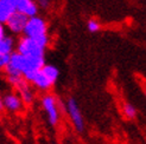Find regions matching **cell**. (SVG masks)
<instances>
[{
	"mask_svg": "<svg viewBox=\"0 0 146 144\" xmlns=\"http://www.w3.org/2000/svg\"><path fill=\"white\" fill-rule=\"evenodd\" d=\"M23 35L35 40L40 46L46 48L50 43L49 26H48L46 20L42 16H38V14L27 18L25 28L23 31Z\"/></svg>",
	"mask_w": 146,
	"mask_h": 144,
	"instance_id": "1",
	"label": "cell"
},
{
	"mask_svg": "<svg viewBox=\"0 0 146 144\" xmlns=\"http://www.w3.org/2000/svg\"><path fill=\"white\" fill-rule=\"evenodd\" d=\"M40 105L43 111H44L48 123L52 128H57L62 119V111H63L62 102H60L55 95L48 92L42 96Z\"/></svg>",
	"mask_w": 146,
	"mask_h": 144,
	"instance_id": "2",
	"label": "cell"
},
{
	"mask_svg": "<svg viewBox=\"0 0 146 144\" xmlns=\"http://www.w3.org/2000/svg\"><path fill=\"white\" fill-rule=\"evenodd\" d=\"M62 105H63V111L68 116L74 129L77 132H82L84 130V118L77 100L72 97H69L64 103H62Z\"/></svg>",
	"mask_w": 146,
	"mask_h": 144,
	"instance_id": "3",
	"label": "cell"
},
{
	"mask_svg": "<svg viewBox=\"0 0 146 144\" xmlns=\"http://www.w3.org/2000/svg\"><path fill=\"white\" fill-rule=\"evenodd\" d=\"M16 51L27 57H45V47L25 35L16 40Z\"/></svg>",
	"mask_w": 146,
	"mask_h": 144,
	"instance_id": "4",
	"label": "cell"
},
{
	"mask_svg": "<svg viewBox=\"0 0 146 144\" xmlns=\"http://www.w3.org/2000/svg\"><path fill=\"white\" fill-rule=\"evenodd\" d=\"M4 111L10 113H20L25 109V104L23 103L20 96L16 91H9L1 96Z\"/></svg>",
	"mask_w": 146,
	"mask_h": 144,
	"instance_id": "5",
	"label": "cell"
},
{
	"mask_svg": "<svg viewBox=\"0 0 146 144\" xmlns=\"http://www.w3.org/2000/svg\"><path fill=\"white\" fill-rule=\"evenodd\" d=\"M26 21H27V17L26 16H24V14L14 11L13 14L9 19H7V21L4 25H5L6 31H9L11 34H13V35H21V34H23L24 28H25Z\"/></svg>",
	"mask_w": 146,
	"mask_h": 144,
	"instance_id": "6",
	"label": "cell"
},
{
	"mask_svg": "<svg viewBox=\"0 0 146 144\" xmlns=\"http://www.w3.org/2000/svg\"><path fill=\"white\" fill-rule=\"evenodd\" d=\"M25 81L30 84L35 90L40 91L43 93H48L51 89H52V86L55 85V84L51 83L44 75H43V72L40 70L35 72V73H32L31 76H29Z\"/></svg>",
	"mask_w": 146,
	"mask_h": 144,
	"instance_id": "7",
	"label": "cell"
},
{
	"mask_svg": "<svg viewBox=\"0 0 146 144\" xmlns=\"http://www.w3.org/2000/svg\"><path fill=\"white\" fill-rule=\"evenodd\" d=\"M16 12L24 14L27 18L37 16L39 9L35 0H9Z\"/></svg>",
	"mask_w": 146,
	"mask_h": 144,
	"instance_id": "8",
	"label": "cell"
},
{
	"mask_svg": "<svg viewBox=\"0 0 146 144\" xmlns=\"http://www.w3.org/2000/svg\"><path fill=\"white\" fill-rule=\"evenodd\" d=\"M13 91H16L20 96V98H21V100H23V103L25 104V106L31 105L36 99V90L25 81V79L21 83H19L16 88L13 89Z\"/></svg>",
	"mask_w": 146,
	"mask_h": 144,
	"instance_id": "9",
	"label": "cell"
},
{
	"mask_svg": "<svg viewBox=\"0 0 146 144\" xmlns=\"http://www.w3.org/2000/svg\"><path fill=\"white\" fill-rule=\"evenodd\" d=\"M14 51H16V39L6 33L3 38H0V54L11 56Z\"/></svg>",
	"mask_w": 146,
	"mask_h": 144,
	"instance_id": "10",
	"label": "cell"
},
{
	"mask_svg": "<svg viewBox=\"0 0 146 144\" xmlns=\"http://www.w3.org/2000/svg\"><path fill=\"white\" fill-rule=\"evenodd\" d=\"M40 71L43 72V75H44L49 81L52 83V84H56V82L58 81V77H60V70L56 65L54 64H44L43 67L40 69Z\"/></svg>",
	"mask_w": 146,
	"mask_h": 144,
	"instance_id": "11",
	"label": "cell"
},
{
	"mask_svg": "<svg viewBox=\"0 0 146 144\" xmlns=\"http://www.w3.org/2000/svg\"><path fill=\"white\" fill-rule=\"evenodd\" d=\"M14 12L13 6L9 0H0V23L5 24Z\"/></svg>",
	"mask_w": 146,
	"mask_h": 144,
	"instance_id": "12",
	"label": "cell"
},
{
	"mask_svg": "<svg viewBox=\"0 0 146 144\" xmlns=\"http://www.w3.org/2000/svg\"><path fill=\"white\" fill-rule=\"evenodd\" d=\"M121 111H122V115L125 116V118H127V119H134L138 116L137 107L128 102H125L121 105Z\"/></svg>",
	"mask_w": 146,
	"mask_h": 144,
	"instance_id": "13",
	"label": "cell"
},
{
	"mask_svg": "<svg viewBox=\"0 0 146 144\" xmlns=\"http://www.w3.org/2000/svg\"><path fill=\"white\" fill-rule=\"evenodd\" d=\"M87 30H88L90 33H96L101 30V23L98 19L92 18L87 21Z\"/></svg>",
	"mask_w": 146,
	"mask_h": 144,
	"instance_id": "14",
	"label": "cell"
},
{
	"mask_svg": "<svg viewBox=\"0 0 146 144\" xmlns=\"http://www.w3.org/2000/svg\"><path fill=\"white\" fill-rule=\"evenodd\" d=\"M36 4H37L39 10H49L51 7V4H52V0H35Z\"/></svg>",
	"mask_w": 146,
	"mask_h": 144,
	"instance_id": "15",
	"label": "cell"
},
{
	"mask_svg": "<svg viewBox=\"0 0 146 144\" xmlns=\"http://www.w3.org/2000/svg\"><path fill=\"white\" fill-rule=\"evenodd\" d=\"M9 60H10V56L0 54V72L5 70V67L7 66V64H9Z\"/></svg>",
	"mask_w": 146,
	"mask_h": 144,
	"instance_id": "16",
	"label": "cell"
},
{
	"mask_svg": "<svg viewBox=\"0 0 146 144\" xmlns=\"http://www.w3.org/2000/svg\"><path fill=\"white\" fill-rule=\"evenodd\" d=\"M5 34H6V28H5V25L0 23V38H3Z\"/></svg>",
	"mask_w": 146,
	"mask_h": 144,
	"instance_id": "17",
	"label": "cell"
},
{
	"mask_svg": "<svg viewBox=\"0 0 146 144\" xmlns=\"http://www.w3.org/2000/svg\"><path fill=\"white\" fill-rule=\"evenodd\" d=\"M4 112V105H3V99H1V95H0V113Z\"/></svg>",
	"mask_w": 146,
	"mask_h": 144,
	"instance_id": "18",
	"label": "cell"
}]
</instances>
